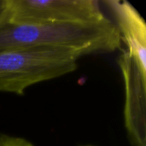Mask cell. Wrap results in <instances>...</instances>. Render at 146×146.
<instances>
[{"mask_svg":"<svg viewBox=\"0 0 146 146\" xmlns=\"http://www.w3.org/2000/svg\"><path fill=\"white\" fill-rule=\"evenodd\" d=\"M121 47L120 33L110 19L89 25L0 22V51L56 48L72 50L81 57L111 53Z\"/></svg>","mask_w":146,"mask_h":146,"instance_id":"1","label":"cell"},{"mask_svg":"<svg viewBox=\"0 0 146 146\" xmlns=\"http://www.w3.org/2000/svg\"><path fill=\"white\" fill-rule=\"evenodd\" d=\"M80 57L72 50L56 48L0 51V92L24 95L35 84L75 71Z\"/></svg>","mask_w":146,"mask_h":146,"instance_id":"2","label":"cell"},{"mask_svg":"<svg viewBox=\"0 0 146 146\" xmlns=\"http://www.w3.org/2000/svg\"><path fill=\"white\" fill-rule=\"evenodd\" d=\"M96 0H9V21L32 24H98L108 21Z\"/></svg>","mask_w":146,"mask_h":146,"instance_id":"3","label":"cell"},{"mask_svg":"<svg viewBox=\"0 0 146 146\" xmlns=\"http://www.w3.org/2000/svg\"><path fill=\"white\" fill-rule=\"evenodd\" d=\"M118 64L124 83L123 118L128 140L133 146H146V73L127 50L122 51Z\"/></svg>","mask_w":146,"mask_h":146,"instance_id":"4","label":"cell"},{"mask_svg":"<svg viewBox=\"0 0 146 146\" xmlns=\"http://www.w3.org/2000/svg\"><path fill=\"white\" fill-rule=\"evenodd\" d=\"M115 21L121 41L127 46V52L138 62L146 73V24L139 12L128 2L104 1Z\"/></svg>","mask_w":146,"mask_h":146,"instance_id":"5","label":"cell"},{"mask_svg":"<svg viewBox=\"0 0 146 146\" xmlns=\"http://www.w3.org/2000/svg\"><path fill=\"white\" fill-rule=\"evenodd\" d=\"M0 146H35L28 139L17 137L13 135H9L6 133L0 134Z\"/></svg>","mask_w":146,"mask_h":146,"instance_id":"6","label":"cell"},{"mask_svg":"<svg viewBox=\"0 0 146 146\" xmlns=\"http://www.w3.org/2000/svg\"><path fill=\"white\" fill-rule=\"evenodd\" d=\"M9 0H0V22L9 21Z\"/></svg>","mask_w":146,"mask_h":146,"instance_id":"7","label":"cell"},{"mask_svg":"<svg viewBox=\"0 0 146 146\" xmlns=\"http://www.w3.org/2000/svg\"><path fill=\"white\" fill-rule=\"evenodd\" d=\"M82 146H95V145H82Z\"/></svg>","mask_w":146,"mask_h":146,"instance_id":"8","label":"cell"}]
</instances>
